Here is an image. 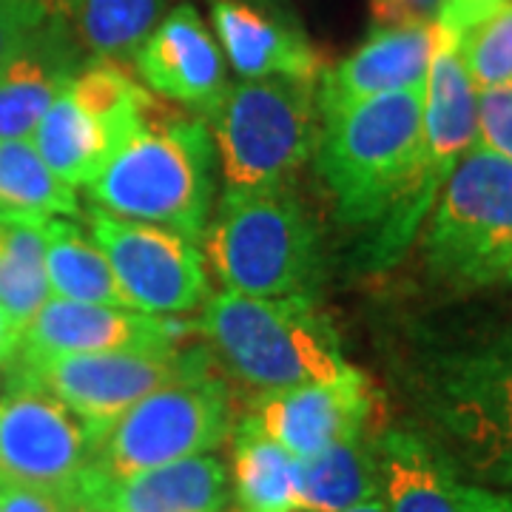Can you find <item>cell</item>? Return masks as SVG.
Listing matches in <instances>:
<instances>
[{"mask_svg": "<svg viewBox=\"0 0 512 512\" xmlns=\"http://www.w3.org/2000/svg\"><path fill=\"white\" fill-rule=\"evenodd\" d=\"M427 83L367 97L325 120L316 168L339 220L376 228L370 262L387 265L416 237L436 197L421 177Z\"/></svg>", "mask_w": 512, "mask_h": 512, "instance_id": "obj_1", "label": "cell"}, {"mask_svg": "<svg viewBox=\"0 0 512 512\" xmlns=\"http://www.w3.org/2000/svg\"><path fill=\"white\" fill-rule=\"evenodd\" d=\"M214 143L202 117H185L160 100L137 134L94 174L89 202L114 217L168 228L180 237H205L214 191Z\"/></svg>", "mask_w": 512, "mask_h": 512, "instance_id": "obj_2", "label": "cell"}, {"mask_svg": "<svg viewBox=\"0 0 512 512\" xmlns=\"http://www.w3.org/2000/svg\"><path fill=\"white\" fill-rule=\"evenodd\" d=\"M225 370L256 393L339 382L356 367L342 356L339 333L311 296H248L222 291L200 322Z\"/></svg>", "mask_w": 512, "mask_h": 512, "instance_id": "obj_3", "label": "cell"}, {"mask_svg": "<svg viewBox=\"0 0 512 512\" xmlns=\"http://www.w3.org/2000/svg\"><path fill=\"white\" fill-rule=\"evenodd\" d=\"M316 86L319 77H256L202 106L228 188L288 185L311 160L325 128Z\"/></svg>", "mask_w": 512, "mask_h": 512, "instance_id": "obj_4", "label": "cell"}, {"mask_svg": "<svg viewBox=\"0 0 512 512\" xmlns=\"http://www.w3.org/2000/svg\"><path fill=\"white\" fill-rule=\"evenodd\" d=\"M202 239L228 291L248 296H308L322 262L311 214L285 185L228 188Z\"/></svg>", "mask_w": 512, "mask_h": 512, "instance_id": "obj_5", "label": "cell"}, {"mask_svg": "<svg viewBox=\"0 0 512 512\" xmlns=\"http://www.w3.org/2000/svg\"><path fill=\"white\" fill-rule=\"evenodd\" d=\"M424 234L427 271L458 291L512 271V163L473 143L433 202Z\"/></svg>", "mask_w": 512, "mask_h": 512, "instance_id": "obj_6", "label": "cell"}, {"mask_svg": "<svg viewBox=\"0 0 512 512\" xmlns=\"http://www.w3.org/2000/svg\"><path fill=\"white\" fill-rule=\"evenodd\" d=\"M424 410L456 470L512 487V336L441 359L427 376Z\"/></svg>", "mask_w": 512, "mask_h": 512, "instance_id": "obj_7", "label": "cell"}, {"mask_svg": "<svg viewBox=\"0 0 512 512\" xmlns=\"http://www.w3.org/2000/svg\"><path fill=\"white\" fill-rule=\"evenodd\" d=\"M231 399L211 367L148 393L94 439L80 476L126 478L151 467L202 456L228 439Z\"/></svg>", "mask_w": 512, "mask_h": 512, "instance_id": "obj_8", "label": "cell"}, {"mask_svg": "<svg viewBox=\"0 0 512 512\" xmlns=\"http://www.w3.org/2000/svg\"><path fill=\"white\" fill-rule=\"evenodd\" d=\"M157 97L120 63L89 60L40 117L32 146L63 183L89 185L111 154L137 134Z\"/></svg>", "mask_w": 512, "mask_h": 512, "instance_id": "obj_9", "label": "cell"}, {"mask_svg": "<svg viewBox=\"0 0 512 512\" xmlns=\"http://www.w3.org/2000/svg\"><path fill=\"white\" fill-rule=\"evenodd\" d=\"M211 367L205 353L188 350H106V353H69L23 362L20 370L46 387L55 399L80 416L94 439L128 407L148 393L177 382L188 373Z\"/></svg>", "mask_w": 512, "mask_h": 512, "instance_id": "obj_10", "label": "cell"}, {"mask_svg": "<svg viewBox=\"0 0 512 512\" xmlns=\"http://www.w3.org/2000/svg\"><path fill=\"white\" fill-rule=\"evenodd\" d=\"M83 220L109 259L126 308L151 316H183L208 296V274L197 245L160 225L114 217L86 205Z\"/></svg>", "mask_w": 512, "mask_h": 512, "instance_id": "obj_11", "label": "cell"}, {"mask_svg": "<svg viewBox=\"0 0 512 512\" xmlns=\"http://www.w3.org/2000/svg\"><path fill=\"white\" fill-rule=\"evenodd\" d=\"M92 458V433L46 387L15 373L0 396V481L66 495Z\"/></svg>", "mask_w": 512, "mask_h": 512, "instance_id": "obj_12", "label": "cell"}, {"mask_svg": "<svg viewBox=\"0 0 512 512\" xmlns=\"http://www.w3.org/2000/svg\"><path fill=\"white\" fill-rule=\"evenodd\" d=\"M251 419L293 458H311L336 441L384 430L382 399L359 370L339 382L259 393Z\"/></svg>", "mask_w": 512, "mask_h": 512, "instance_id": "obj_13", "label": "cell"}, {"mask_svg": "<svg viewBox=\"0 0 512 512\" xmlns=\"http://www.w3.org/2000/svg\"><path fill=\"white\" fill-rule=\"evenodd\" d=\"M222 55L245 80L325 72L299 15L288 0H208Z\"/></svg>", "mask_w": 512, "mask_h": 512, "instance_id": "obj_14", "label": "cell"}, {"mask_svg": "<svg viewBox=\"0 0 512 512\" xmlns=\"http://www.w3.org/2000/svg\"><path fill=\"white\" fill-rule=\"evenodd\" d=\"M171 325L151 313L49 296L20 333V359L35 362L69 353L171 350Z\"/></svg>", "mask_w": 512, "mask_h": 512, "instance_id": "obj_15", "label": "cell"}, {"mask_svg": "<svg viewBox=\"0 0 512 512\" xmlns=\"http://www.w3.org/2000/svg\"><path fill=\"white\" fill-rule=\"evenodd\" d=\"M72 498L92 512H225L231 481L220 458L202 453L126 478L80 476Z\"/></svg>", "mask_w": 512, "mask_h": 512, "instance_id": "obj_16", "label": "cell"}, {"mask_svg": "<svg viewBox=\"0 0 512 512\" xmlns=\"http://www.w3.org/2000/svg\"><path fill=\"white\" fill-rule=\"evenodd\" d=\"M134 66L148 92L191 109L208 106L228 86L225 55L194 3L165 12L137 49Z\"/></svg>", "mask_w": 512, "mask_h": 512, "instance_id": "obj_17", "label": "cell"}, {"mask_svg": "<svg viewBox=\"0 0 512 512\" xmlns=\"http://www.w3.org/2000/svg\"><path fill=\"white\" fill-rule=\"evenodd\" d=\"M436 26H373V35L336 69L319 74V109L328 120L359 100L427 83Z\"/></svg>", "mask_w": 512, "mask_h": 512, "instance_id": "obj_18", "label": "cell"}, {"mask_svg": "<svg viewBox=\"0 0 512 512\" xmlns=\"http://www.w3.org/2000/svg\"><path fill=\"white\" fill-rule=\"evenodd\" d=\"M92 57L57 18L0 66V143L32 140L40 117Z\"/></svg>", "mask_w": 512, "mask_h": 512, "instance_id": "obj_19", "label": "cell"}, {"mask_svg": "<svg viewBox=\"0 0 512 512\" xmlns=\"http://www.w3.org/2000/svg\"><path fill=\"white\" fill-rule=\"evenodd\" d=\"M376 467L387 512H473L470 484L433 441L413 430L384 427L376 436Z\"/></svg>", "mask_w": 512, "mask_h": 512, "instance_id": "obj_20", "label": "cell"}, {"mask_svg": "<svg viewBox=\"0 0 512 512\" xmlns=\"http://www.w3.org/2000/svg\"><path fill=\"white\" fill-rule=\"evenodd\" d=\"M92 60H134L171 0H40Z\"/></svg>", "mask_w": 512, "mask_h": 512, "instance_id": "obj_21", "label": "cell"}, {"mask_svg": "<svg viewBox=\"0 0 512 512\" xmlns=\"http://www.w3.org/2000/svg\"><path fill=\"white\" fill-rule=\"evenodd\" d=\"M376 436L342 439L316 456L299 458L296 512H345L379 498Z\"/></svg>", "mask_w": 512, "mask_h": 512, "instance_id": "obj_22", "label": "cell"}, {"mask_svg": "<svg viewBox=\"0 0 512 512\" xmlns=\"http://www.w3.org/2000/svg\"><path fill=\"white\" fill-rule=\"evenodd\" d=\"M234 430V495L239 512H296L299 458L276 444L251 416Z\"/></svg>", "mask_w": 512, "mask_h": 512, "instance_id": "obj_23", "label": "cell"}, {"mask_svg": "<svg viewBox=\"0 0 512 512\" xmlns=\"http://www.w3.org/2000/svg\"><path fill=\"white\" fill-rule=\"evenodd\" d=\"M43 242L52 296L126 308L111 274L109 259L92 234H86L72 217H52L43 222Z\"/></svg>", "mask_w": 512, "mask_h": 512, "instance_id": "obj_24", "label": "cell"}, {"mask_svg": "<svg viewBox=\"0 0 512 512\" xmlns=\"http://www.w3.org/2000/svg\"><path fill=\"white\" fill-rule=\"evenodd\" d=\"M0 214L23 220L77 217L80 200L74 185L63 183L29 140L0 143Z\"/></svg>", "mask_w": 512, "mask_h": 512, "instance_id": "obj_25", "label": "cell"}, {"mask_svg": "<svg viewBox=\"0 0 512 512\" xmlns=\"http://www.w3.org/2000/svg\"><path fill=\"white\" fill-rule=\"evenodd\" d=\"M43 222L0 214V308L18 322L20 330L52 296Z\"/></svg>", "mask_w": 512, "mask_h": 512, "instance_id": "obj_26", "label": "cell"}, {"mask_svg": "<svg viewBox=\"0 0 512 512\" xmlns=\"http://www.w3.org/2000/svg\"><path fill=\"white\" fill-rule=\"evenodd\" d=\"M456 46L476 89L512 86V0L461 32Z\"/></svg>", "mask_w": 512, "mask_h": 512, "instance_id": "obj_27", "label": "cell"}, {"mask_svg": "<svg viewBox=\"0 0 512 512\" xmlns=\"http://www.w3.org/2000/svg\"><path fill=\"white\" fill-rule=\"evenodd\" d=\"M476 146L512 163V86L476 89Z\"/></svg>", "mask_w": 512, "mask_h": 512, "instance_id": "obj_28", "label": "cell"}, {"mask_svg": "<svg viewBox=\"0 0 512 512\" xmlns=\"http://www.w3.org/2000/svg\"><path fill=\"white\" fill-rule=\"evenodd\" d=\"M49 20L40 0H0V66H6Z\"/></svg>", "mask_w": 512, "mask_h": 512, "instance_id": "obj_29", "label": "cell"}, {"mask_svg": "<svg viewBox=\"0 0 512 512\" xmlns=\"http://www.w3.org/2000/svg\"><path fill=\"white\" fill-rule=\"evenodd\" d=\"M441 0H370L373 26H436Z\"/></svg>", "mask_w": 512, "mask_h": 512, "instance_id": "obj_30", "label": "cell"}, {"mask_svg": "<svg viewBox=\"0 0 512 512\" xmlns=\"http://www.w3.org/2000/svg\"><path fill=\"white\" fill-rule=\"evenodd\" d=\"M72 507L66 495L0 481V512H69Z\"/></svg>", "mask_w": 512, "mask_h": 512, "instance_id": "obj_31", "label": "cell"}, {"mask_svg": "<svg viewBox=\"0 0 512 512\" xmlns=\"http://www.w3.org/2000/svg\"><path fill=\"white\" fill-rule=\"evenodd\" d=\"M504 0H441L439 9V26L447 35H461L470 26H476L478 20H484L493 9H498Z\"/></svg>", "mask_w": 512, "mask_h": 512, "instance_id": "obj_32", "label": "cell"}, {"mask_svg": "<svg viewBox=\"0 0 512 512\" xmlns=\"http://www.w3.org/2000/svg\"><path fill=\"white\" fill-rule=\"evenodd\" d=\"M470 510L473 512H512V493H493L470 484Z\"/></svg>", "mask_w": 512, "mask_h": 512, "instance_id": "obj_33", "label": "cell"}, {"mask_svg": "<svg viewBox=\"0 0 512 512\" xmlns=\"http://www.w3.org/2000/svg\"><path fill=\"white\" fill-rule=\"evenodd\" d=\"M20 325L9 316V313L0 308V365L9 362L20 348Z\"/></svg>", "mask_w": 512, "mask_h": 512, "instance_id": "obj_34", "label": "cell"}, {"mask_svg": "<svg viewBox=\"0 0 512 512\" xmlns=\"http://www.w3.org/2000/svg\"><path fill=\"white\" fill-rule=\"evenodd\" d=\"M345 512H387V507H384L382 495H379V498L362 501V504H356V507H350V510H345Z\"/></svg>", "mask_w": 512, "mask_h": 512, "instance_id": "obj_35", "label": "cell"}, {"mask_svg": "<svg viewBox=\"0 0 512 512\" xmlns=\"http://www.w3.org/2000/svg\"><path fill=\"white\" fill-rule=\"evenodd\" d=\"M69 512H92V510H86V507H77V504H74V507Z\"/></svg>", "mask_w": 512, "mask_h": 512, "instance_id": "obj_36", "label": "cell"}, {"mask_svg": "<svg viewBox=\"0 0 512 512\" xmlns=\"http://www.w3.org/2000/svg\"><path fill=\"white\" fill-rule=\"evenodd\" d=\"M507 279H510V285H512V271H510V276H507Z\"/></svg>", "mask_w": 512, "mask_h": 512, "instance_id": "obj_37", "label": "cell"}]
</instances>
